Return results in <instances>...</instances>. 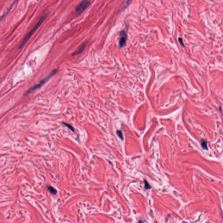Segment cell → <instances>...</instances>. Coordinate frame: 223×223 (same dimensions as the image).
<instances>
[{
  "label": "cell",
  "instance_id": "4fadbf2b",
  "mask_svg": "<svg viewBox=\"0 0 223 223\" xmlns=\"http://www.w3.org/2000/svg\"><path fill=\"white\" fill-rule=\"evenodd\" d=\"M138 223H143V222H142V221H139V222H138Z\"/></svg>",
  "mask_w": 223,
  "mask_h": 223
},
{
  "label": "cell",
  "instance_id": "277c9868",
  "mask_svg": "<svg viewBox=\"0 0 223 223\" xmlns=\"http://www.w3.org/2000/svg\"><path fill=\"white\" fill-rule=\"evenodd\" d=\"M120 35L121 38L119 41V45L120 47H123L126 44L127 38V35L124 31H122L120 33Z\"/></svg>",
  "mask_w": 223,
  "mask_h": 223
},
{
  "label": "cell",
  "instance_id": "7c38bea8",
  "mask_svg": "<svg viewBox=\"0 0 223 223\" xmlns=\"http://www.w3.org/2000/svg\"><path fill=\"white\" fill-rule=\"evenodd\" d=\"M178 41H179L180 43V45H181V46L183 47L184 46V43H183V39H182V38H179L178 39Z\"/></svg>",
  "mask_w": 223,
  "mask_h": 223
},
{
  "label": "cell",
  "instance_id": "ba28073f",
  "mask_svg": "<svg viewBox=\"0 0 223 223\" xmlns=\"http://www.w3.org/2000/svg\"><path fill=\"white\" fill-rule=\"evenodd\" d=\"M117 134L118 137L120 139H121L122 140H123V134H122V132H121V131H120V130H117Z\"/></svg>",
  "mask_w": 223,
  "mask_h": 223
},
{
  "label": "cell",
  "instance_id": "8992f818",
  "mask_svg": "<svg viewBox=\"0 0 223 223\" xmlns=\"http://www.w3.org/2000/svg\"><path fill=\"white\" fill-rule=\"evenodd\" d=\"M201 146L202 147L203 150H207V142L205 140H201Z\"/></svg>",
  "mask_w": 223,
  "mask_h": 223
},
{
  "label": "cell",
  "instance_id": "7a4b0ae2",
  "mask_svg": "<svg viewBox=\"0 0 223 223\" xmlns=\"http://www.w3.org/2000/svg\"><path fill=\"white\" fill-rule=\"evenodd\" d=\"M57 72V70L56 69H54L49 74L48 76H47L45 78H44L38 84L35 85L34 86L31 87V88H30L28 90H27L25 93H24V96H26V95H28V94L30 93L31 92L37 89H39L41 86H43L48 80L50 79L51 78L54 76V75L56 74Z\"/></svg>",
  "mask_w": 223,
  "mask_h": 223
},
{
  "label": "cell",
  "instance_id": "6da1fadb",
  "mask_svg": "<svg viewBox=\"0 0 223 223\" xmlns=\"http://www.w3.org/2000/svg\"><path fill=\"white\" fill-rule=\"evenodd\" d=\"M49 13L50 11H47L45 13L43 14V16L39 20L38 23L35 24V26L33 27V28L31 29V30L30 31L29 33L25 36V38L22 41L21 44L19 45L18 49H21L22 47H23L24 46V45H25V43H26V42H27V41L30 39L31 37V36L34 34L35 31L37 30V29L40 27V26L41 25V24H42V23L44 22V21H45V19L48 16V15H49Z\"/></svg>",
  "mask_w": 223,
  "mask_h": 223
},
{
  "label": "cell",
  "instance_id": "5b68a950",
  "mask_svg": "<svg viewBox=\"0 0 223 223\" xmlns=\"http://www.w3.org/2000/svg\"><path fill=\"white\" fill-rule=\"evenodd\" d=\"M87 42H86V41L83 43V45L81 46V47L76 51L73 53L72 56H76V55H78V54H80L82 53L83 52V51L84 50L85 46H86V45H87Z\"/></svg>",
  "mask_w": 223,
  "mask_h": 223
},
{
  "label": "cell",
  "instance_id": "3957f363",
  "mask_svg": "<svg viewBox=\"0 0 223 223\" xmlns=\"http://www.w3.org/2000/svg\"><path fill=\"white\" fill-rule=\"evenodd\" d=\"M90 4V2L89 1H83L77 7L75 11L79 14L81 13L87 8Z\"/></svg>",
  "mask_w": 223,
  "mask_h": 223
},
{
  "label": "cell",
  "instance_id": "9c48e42d",
  "mask_svg": "<svg viewBox=\"0 0 223 223\" xmlns=\"http://www.w3.org/2000/svg\"><path fill=\"white\" fill-rule=\"evenodd\" d=\"M13 5V4H12V6L10 7V8H9V9H8V10H7V11L6 13L4 14H3V16H2L1 17H0V22H1V20H2V19H3V18H4V17H5V16L8 13V12H10V10H11V8H12V6Z\"/></svg>",
  "mask_w": 223,
  "mask_h": 223
},
{
  "label": "cell",
  "instance_id": "30bf717a",
  "mask_svg": "<svg viewBox=\"0 0 223 223\" xmlns=\"http://www.w3.org/2000/svg\"><path fill=\"white\" fill-rule=\"evenodd\" d=\"M63 123L64 125H66V126L70 130H72L73 132H74V129L73 128V127L72 125L68 124L66 123Z\"/></svg>",
  "mask_w": 223,
  "mask_h": 223
},
{
  "label": "cell",
  "instance_id": "8fae6325",
  "mask_svg": "<svg viewBox=\"0 0 223 223\" xmlns=\"http://www.w3.org/2000/svg\"><path fill=\"white\" fill-rule=\"evenodd\" d=\"M145 187L146 189H150L151 186L150 185L148 182L147 181H145Z\"/></svg>",
  "mask_w": 223,
  "mask_h": 223
},
{
  "label": "cell",
  "instance_id": "52a82bcc",
  "mask_svg": "<svg viewBox=\"0 0 223 223\" xmlns=\"http://www.w3.org/2000/svg\"><path fill=\"white\" fill-rule=\"evenodd\" d=\"M48 190L49 191V192L52 195H56L57 194V192L56 190L55 189V188H53L52 186H49L48 187Z\"/></svg>",
  "mask_w": 223,
  "mask_h": 223
}]
</instances>
